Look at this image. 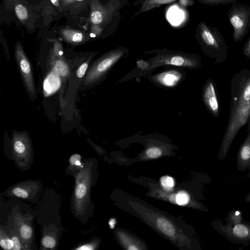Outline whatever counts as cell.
<instances>
[{
    "instance_id": "cell-27",
    "label": "cell",
    "mask_w": 250,
    "mask_h": 250,
    "mask_svg": "<svg viewBox=\"0 0 250 250\" xmlns=\"http://www.w3.org/2000/svg\"><path fill=\"white\" fill-rule=\"evenodd\" d=\"M146 155L150 158L159 157L162 154L161 149L156 147L149 148L146 151Z\"/></svg>"
},
{
    "instance_id": "cell-23",
    "label": "cell",
    "mask_w": 250,
    "mask_h": 250,
    "mask_svg": "<svg viewBox=\"0 0 250 250\" xmlns=\"http://www.w3.org/2000/svg\"><path fill=\"white\" fill-rule=\"evenodd\" d=\"M15 11L18 18L21 20H25L28 16L27 10L23 5L18 4L15 7Z\"/></svg>"
},
{
    "instance_id": "cell-37",
    "label": "cell",
    "mask_w": 250,
    "mask_h": 250,
    "mask_svg": "<svg viewBox=\"0 0 250 250\" xmlns=\"http://www.w3.org/2000/svg\"><path fill=\"white\" fill-rule=\"evenodd\" d=\"M90 36L91 37H95L96 36V35L94 34H93V33H91L90 34Z\"/></svg>"
},
{
    "instance_id": "cell-13",
    "label": "cell",
    "mask_w": 250,
    "mask_h": 250,
    "mask_svg": "<svg viewBox=\"0 0 250 250\" xmlns=\"http://www.w3.org/2000/svg\"><path fill=\"white\" fill-rule=\"evenodd\" d=\"M157 225L160 230L168 236H172L175 233V229L173 225L165 218H158L157 220Z\"/></svg>"
},
{
    "instance_id": "cell-29",
    "label": "cell",
    "mask_w": 250,
    "mask_h": 250,
    "mask_svg": "<svg viewBox=\"0 0 250 250\" xmlns=\"http://www.w3.org/2000/svg\"><path fill=\"white\" fill-rule=\"evenodd\" d=\"M11 239L13 243V250H20L21 249V245L19 237L16 235L11 237Z\"/></svg>"
},
{
    "instance_id": "cell-2",
    "label": "cell",
    "mask_w": 250,
    "mask_h": 250,
    "mask_svg": "<svg viewBox=\"0 0 250 250\" xmlns=\"http://www.w3.org/2000/svg\"><path fill=\"white\" fill-rule=\"evenodd\" d=\"M195 38L205 54L215 58L218 62L226 59L229 46L216 27L200 21L196 26Z\"/></svg>"
},
{
    "instance_id": "cell-4",
    "label": "cell",
    "mask_w": 250,
    "mask_h": 250,
    "mask_svg": "<svg viewBox=\"0 0 250 250\" xmlns=\"http://www.w3.org/2000/svg\"><path fill=\"white\" fill-rule=\"evenodd\" d=\"M128 49L120 46L106 53L89 68L83 81L85 85L93 84L104 76L111 67L124 55L128 52Z\"/></svg>"
},
{
    "instance_id": "cell-3",
    "label": "cell",
    "mask_w": 250,
    "mask_h": 250,
    "mask_svg": "<svg viewBox=\"0 0 250 250\" xmlns=\"http://www.w3.org/2000/svg\"><path fill=\"white\" fill-rule=\"evenodd\" d=\"M155 55L147 61L150 63L148 72L163 65H173L187 68H197L200 65V59L196 54H188L167 49H156L146 52Z\"/></svg>"
},
{
    "instance_id": "cell-35",
    "label": "cell",
    "mask_w": 250,
    "mask_h": 250,
    "mask_svg": "<svg viewBox=\"0 0 250 250\" xmlns=\"http://www.w3.org/2000/svg\"><path fill=\"white\" fill-rule=\"evenodd\" d=\"M82 163L81 162V160H77L75 163L74 166H77V167H80L82 166Z\"/></svg>"
},
{
    "instance_id": "cell-28",
    "label": "cell",
    "mask_w": 250,
    "mask_h": 250,
    "mask_svg": "<svg viewBox=\"0 0 250 250\" xmlns=\"http://www.w3.org/2000/svg\"><path fill=\"white\" fill-rule=\"evenodd\" d=\"M88 63L85 62L82 64L77 70V76L78 78H82L83 77L86 70L88 67Z\"/></svg>"
},
{
    "instance_id": "cell-12",
    "label": "cell",
    "mask_w": 250,
    "mask_h": 250,
    "mask_svg": "<svg viewBox=\"0 0 250 250\" xmlns=\"http://www.w3.org/2000/svg\"><path fill=\"white\" fill-rule=\"evenodd\" d=\"M239 160L242 166H246L250 164V131L240 148Z\"/></svg>"
},
{
    "instance_id": "cell-22",
    "label": "cell",
    "mask_w": 250,
    "mask_h": 250,
    "mask_svg": "<svg viewBox=\"0 0 250 250\" xmlns=\"http://www.w3.org/2000/svg\"><path fill=\"white\" fill-rule=\"evenodd\" d=\"M42 244L46 248L53 249L56 245V241L53 237L46 235L42 238Z\"/></svg>"
},
{
    "instance_id": "cell-24",
    "label": "cell",
    "mask_w": 250,
    "mask_h": 250,
    "mask_svg": "<svg viewBox=\"0 0 250 250\" xmlns=\"http://www.w3.org/2000/svg\"><path fill=\"white\" fill-rule=\"evenodd\" d=\"M136 64L137 67L144 72L145 75L148 73L150 67V63L148 61L139 59L137 61Z\"/></svg>"
},
{
    "instance_id": "cell-6",
    "label": "cell",
    "mask_w": 250,
    "mask_h": 250,
    "mask_svg": "<svg viewBox=\"0 0 250 250\" xmlns=\"http://www.w3.org/2000/svg\"><path fill=\"white\" fill-rule=\"evenodd\" d=\"M16 58L19 70L23 78L30 96H36V90L34 84L31 64L27 58L24 53L21 46H17Z\"/></svg>"
},
{
    "instance_id": "cell-9",
    "label": "cell",
    "mask_w": 250,
    "mask_h": 250,
    "mask_svg": "<svg viewBox=\"0 0 250 250\" xmlns=\"http://www.w3.org/2000/svg\"><path fill=\"white\" fill-rule=\"evenodd\" d=\"M204 102L209 111L217 117L219 112L218 99L214 84L211 81H208L204 85L203 92Z\"/></svg>"
},
{
    "instance_id": "cell-38",
    "label": "cell",
    "mask_w": 250,
    "mask_h": 250,
    "mask_svg": "<svg viewBox=\"0 0 250 250\" xmlns=\"http://www.w3.org/2000/svg\"><path fill=\"white\" fill-rule=\"evenodd\" d=\"M79 0V1H81V0Z\"/></svg>"
},
{
    "instance_id": "cell-36",
    "label": "cell",
    "mask_w": 250,
    "mask_h": 250,
    "mask_svg": "<svg viewBox=\"0 0 250 250\" xmlns=\"http://www.w3.org/2000/svg\"><path fill=\"white\" fill-rule=\"evenodd\" d=\"M52 3L56 5V6H57L58 5V0H51Z\"/></svg>"
},
{
    "instance_id": "cell-1",
    "label": "cell",
    "mask_w": 250,
    "mask_h": 250,
    "mask_svg": "<svg viewBox=\"0 0 250 250\" xmlns=\"http://www.w3.org/2000/svg\"><path fill=\"white\" fill-rule=\"evenodd\" d=\"M233 85L230 118L221 147L222 158H225L236 134L250 118V76L241 77L237 84Z\"/></svg>"
},
{
    "instance_id": "cell-19",
    "label": "cell",
    "mask_w": 250,
    "mask_h": 250,
    "mask_svg": "<svg viewBox=\"0 0 250 250\" xmlns=\"http://www.w3.org/2000/svg\"><path fill=\"white\" fill-rule=\"evenodd\" d=\"M0 245L4 250H13V243L11 238L3 235L0 232Z\"/></svg>"
},
{
    "instance_id": "cell-25",
    "label": "cell",
    "mask_w": 250,
    "mask_h": 250,
    "mask_svg": "<svg viewBox=\"0 0 250 250\" xmlns=\"http://www.w3.org/2000/svg\"><path fill=\"white\" fill-rule=\"evenodd\" d=\"M189 200L188 195L184 191L180 192L176 197V203L180 205L187 204Z\"/></svg>"
},
{
    "instance_id": "cell-34",
    "label": "cell",
    "mask_w": 250,
    "mask_h": 250,
    "mask_svg": "<svg viewBox=\"0 0 250 250\" xmlns=\"http://www.w3.org/2000/svg\"><path fill=\"white\" fill-rule=\"evenodd\" d=\"M109 225L111 229L114 228L115 225L116 224V220L114 218L111 219L108 222Z\"/></svg>"
},
{
    "instance_id": "cell-15",
    "label": "cell",
    "mask_w": 250,
    "mask_h": 250,
    "mask_svg": "<svg viewBox=\"0 0 250 250\" xmlns=\"http://www.w3.org/2000/svg\"><path fill=\"white\" fill-rule=\"evenodd\" d=\"M21 238L24 241L30 240L33 236V229L32 227L27 224L22 225L19 229Z\"/></svg>"
},
{
    "instance_id": "cell-33",
    "label": "cell",
    "mask_w": 250,
    "mask_h": 250,
    "mask_svg": "<svg viewBox=\"0 0 250 250\" xmlns=\"http://www.w3.org/2000/svg\"><path fill=\"white\" fill-rule=\"evenodd\" d=\"M81 157L80 155L75 154L72 155L69 159V162L71 165L74 166L75 162L78 160H81Z\"/></svg>"
},
{
    "instance_id": "cell-11",
    "label": "cell",
    "mask_w": 250,
    "mask_h": 250,
    "mask_svg": "<svg viewBox=\"0 0 250 250\" xmlns=\"http://www.w3.org/2000/svg\"><path fill=\"white\" fill-rule=\"evenodd\" d=\"M177 0H137L133 3V5H140V7L139 9L133 15L131 19H133L140 14L159 7L163 4L170 3ZM180 0L184 2V4H186V1L194 2L193 0Z\"/></svg>"
},
{
    "instance_id": "cell-32",
    "label": "cell",
    "mask_w": 250,
    "mask_h": 250,
    "mask_svg": "<svg viewBox=\"0 0 250 250\" xmlns=\"http://www.w3.org/2000/svg\"><path fill=\"white\" fill-rule=\"evenodd\" d=\"M71 37L72 41L76 42H79L82 41L83 34L81 33L75 32L71 34Z\"/></svg>"
},
{
    "instance_id": "cell-30",
    "label": "cell",
    "mask_w": 250,
    "mask_h": 250,
    "mask_svg": "<svg viewBox=\"0 0 250 250\" xmlns=\"http://www.w3.org/2000/svg\"><path fill=\"white\" fill-rule=\"evenodd\" d=\"M242 52L245 56L250 58V36L243 46Z\"/></svg>"
},
{
    "instance_id": "cell-31",
    "label": "cell",
    "mask_w": 250,
    "mask_h": 250,
    "mask_svg": "<svg viewBox=\"0 0 250 250\" xmlns=\"http://www.w3.org/2000/svg\"><path fill=\"white\" fill-rule=\"evenodd\" d=\"M96 244L94 243H90L82 245L75 250H92L95 249Z\"/></svg>"
},
{
    "instance_id": "cell-18",
    "label": "cell",
    "mask_w": 250,
    "mask_h": 250,
    "mask_svg": "<svg viewBox=\"0 0 250 250\" xmlns=\"http://www.w3.org/2000/svg\"><path fill=\"white\" fill-rule=\"evenodd\" d=\"M234 234L239 238H245L249 234L248 228L243 225H237L235 226L233 229Z\"/></svg>"
},
{
    "instance_id": "cell-14",
    "label": "cell",
    "mask_w": 250,
    "mask_h": 250,
    "mask_svg": "<svg viewBox=\"0 0 250 250\" xmlns=\"http://www.w3.org/2000/svg\"><path fill=\"white\" fill-rule=\"evenodd\" d=\"M30 189L25 187V186L21 185L16 186L12 190V195L23 199H27L30 196Z\"/></svg>"
},
{
    "instance_id": "cell-17",
    "label": "cell",
    "mask_w": 250,
    "mask_h": 250,
    "mask_svg": "<svg viewBox=\"0 0 250 250\" xmlns=\"http://www.w3.org/2000/svg\"><path fill=\"white\" fill-rule=\"evenodd\" d=\"M237 0H198L200 4L207 5H218L220 4H227L229 3H234Z\"/></svg>"
},
{
    "instance_id": "cell-16",
    "label": "cell",
    "mask_w": 250,
    "mask_h": 250,
    "mask_svg": "<svg viewBox=\"0 0 250 250\" xmlns=\"http://www.w3.org/2000/svg\"><path fill=\"white\" fill-rule=\"evenodd\" d=\"M54 74H50L46 77L44 82V89L47 94H50L53 90H55L53 87H55L57 89L58 87L56 85H54V80L56 76Z\"/></svg>"
},
{
    "instance_id": "cell-26",
    "label": "cell",
    "mask_w": 250,
    "mask_h": 250,
    "mask_svg": "<svg viewBox=\"0 0 250 250\" xmlns=\"http://www.w3.org/2000/svg\"><path fill=\"white\" fill-rule=\"evenodd\" d=\"M161 182L162 186L166 190H170L174 186L173 180L170 177H162L161 179Z\"/></svg>"
},
{
    "instance_id": "cell-5",
    "label": "cell",
    "mask_w": 250,
    "mask_h": 250,
    "mask_svg": "<svg viewBox=\"0 0 250 250\" xmlns=\"http://www.w3.org/2000/svg\"><path fill=\"white\" fill-rule=\"evenodd\" d=\"M227 16L232 27L233 41L235 43L241 42L250 27V6L235 2L228 11Z\"/></svg>"
},
{
    "instance_id": "cell-20",
    "label": "cell",
    "mask_w": 250,
    "mask_h": 250,
    "mask_svg": "<svg viewBox=\"0 0 250 250\" xmlns=\"http://www.w3.org/2000/svg\"><path fill=\"white\" fill-rule=\"evenodd\" d=\"M56 71L60 75L65 76L68 72V67L66 64L62 61L56 62L54 64Z\"/></svg>"
},
{
    "instance_id": "cell-8",
    "label": "cell",
    "mask_w": 250,
    "mask_h": 250,
    "mask_svg": "<svg viewBox=\"0 0 250 250\" xmlns=\"http://www.w3.org/2000/svg\"><path fill=\"white\" fill-rule=\"evenodd\" d=\"M183 76L181 70L171 69L150 76L149 79L155 84L162 86L173 88L182 81Z\"/></svg>"
},
{
    "instance_id": "cell-7",
    "label": "cell",
    "mask_w": 250,
    "mask_h": 250,
    "mask_svg": "<svg viewBox=\"0 0 250 250\" xmlns=\"http://www.w3.org/2000/svg\"><path fill=\"white\" fill-rule=\"evenodd\" d=\"M90 180V175L86 171H82L76 178L74 203L78 212H82L84 208V204H85L88 195Z\"/></svg>"
},
{
    "instance_id": "cell-21",
    "label": "cell",
    "mask_w": 250,
    "mask_h": 250,
    "mask_svg": "<svg viewBox=\"0 0 250 250\" xmlns=\"http://www.w3.org/2000/svg\"><path fill=\"white\" fill-rule=\"evenodd\" d=\"M104 17L103 11H94L91 14V21L93 24H99L103 21Z\"/></svg>"
},
{
    "instance_id": "cell-10",
    "label": "cell",
    "mask_w": 250,
    "mask_h": 250,
    "mask_svg": "<svg viewBox=\"0 0 250 250\" xmlns=\"http://www.w3.org/2000/svg\"><path fill=\"white\" fill-rule=\"evenodd\" d=\"M13 151L15 156L20 158H26L30 155L31 147L27 136L22 133L14 135Z\"/></svg>"
}]
</instances>
